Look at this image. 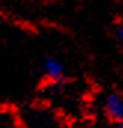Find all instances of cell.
I'll list each match as a JSON object with an SVG mask.
<instances>
[{"label": "cell", "instance_id": "1", "mask_svg": "<svg viewBox=\"0 0 123 128\" xmlns=\"http://www.w3.org/2000/svg\"><path fill=\"white\" fill-rule=\"evenodd\" d=\"M105 112L110 119L122 122L123 121V98L119 94H108L105 97Z\"/></svg>", "mask_w": 123, "mask_h": 128}, {"label": "cell", "instance_id": "2", "mask_svg": "<svg viewBox=\"0 0 123 128\" xmlns=\"http://www.w3.org/2000/svg\"><path fill=\"white\" fill-rule=\"evenodd\" d=\"M43 67H45L46 74L52 80H61L62 78H64V66L55 57H46Z\"/></svg>", "mask_w": 123, "mask_h": 128}, {"label": "cell", "instance_id": "3", "mask_svg": "<svg viewBox=\"0 0 123 128\" xmlns=\"http://www.w3.org/2000/svg\"><path fill=\"white\" fill-rule=\"evenodd\" d=\"M119 37H120V40H122V43H123V27L119 30Z\"/></svg>", "mask_w": 123, "mask_h": 128}, {"label": "cell", "instance_id": "4", "mask_svg": "<svg viewBox=\"0 0 123 128\" xmlns=\"http://www.w3.org/2000/svg\"><path fill=\"white\" fill-rule=\"evenodd\" d=\"M46 2H55V0H46Z\"/></svg>", "mask_w": 123, "mask_h": 128}, {"label": "cell", "instance_id": "5", "mask_svg": "<svg viewBox=\"0 0 123 128\" xmlns=\"http://www.w3.org/2000/svg\"><path fill=\"white\" fill-rule=\"evenodd\" d=\"M122 128H123V127H122Z\"/></svg>", "mask_w": 123, "mask_h": 128}]
</instances>
